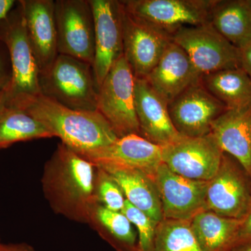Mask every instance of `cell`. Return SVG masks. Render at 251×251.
<instances>
[{
    "label": "cell",
    "mask_w": 251,
    "mask_h": 251,
    "mask_svg": "<svg viewBox=\"0 0 251 251\" xmlns=\"http://www.w3.org/2000/svg\"><path fill=\"white\" fill-rule=\"evenodd\" d=\"M97 167L62 143L46 161L41 178L43 192L54 213L87 224L97 203Z\"/></svg>",
    "instance_id": "cell-1"
},
{
    "label": "cell",
    "mask_w": 251,
    "mask_h": 251,
    "mask_svg": "<svg viewBox=\"0 0 251 251\" xmlns=\"http://www.w3.org/2000/svg\"><path fill=\"white\" fill-rule=\"evenodd\" d=\"M6 105L27 112L81 156L110 146L119 138L98 110H74L42 94L23 97Z\"/></svg>",
    "instance_id": "cell-2"
},
{
    "label": "cell",
    "mask_w": 251,
    "mask_h": 251,
    "mask_svg": "<svg viewBox=\"0 0 251 251\" xmlns=\"http://www.w3.org/2000/svg\"><path fill=\"white\" fill-rule=\"evenodd\" d=\"M41 94L67 108L97 110L99 87L92 65L80 59L58 54L40 74Z\"/></svg>",
    "instance_id": "cell-3"
},
{
    "label": "cell",
    "mask_w": 251,
    "mask_h": 251,
    "mask_svg": "<svg viewBox=\"0 0 251 251\" xmlns=\"http://www.w3.org/2000/svg\"><path fill=\"white\" fill-rule=\"evenodd\" d=\"M97 110L108 122L119 138L140 135L135 106V76L122 56L113 64L99 87Z\"/></svg>",
    "instance_id": "cell-4"
},
{
    "label": "cell",
    "mask_w": 251,
    "mask_h": 251,
    "mask_svg": "<svg viewBox=\"0 0 251 251\" xmlns=\"http://www.w3.org/2000/svg\"><path fill=\"white\" fill-rule=\"evenodd\" d=\"M172 39L184 50L202 76L241 68L239 49L221 35L210 22L181 28Z\"/></svg>",
    "instance_id": "cell-5"
},
{
    "label": "cell",
    "mask_w": 251,
    "mask_h": 251,
    "mask_svg": "<svg viewBox=\"0 0 251 251\" xmlns=\"http://www.w3.org/2000/svg\"><path fill=\"white\" fill-rule=\"evenodd\" d=\"M214 0H128L122 1L130 16L173 36L184 27L210 22Z\"/></svg>",
    "instance_id": "cell-6"
},
{
    "label": "cell",
    "mask_w": 251,
    "mask_h": 251,
    "mask_svg": "<svg viewBox=\"0 0 251 251\" xmlns=\"http://www.w3.org/2000/svg\"><path fill=\"white\" fill-rule=\"evenodd\" d=\"M206 210L237 220L251 209V176L237 159L224 153L214 177L208 181Z\"/></svg>",
    "instance_id": "cell-7"
},
{
    "label": "cell",
    "mask_w": 251,
    "mask_h": 251,
    "mask_svg": "<svg viewBox=\"0 0 251 251\" xmlns=\"http://www.w3.org/2000/svg\"><path fill=\"white\" fill-rule=\"evenodd\" d=\"M57 51L93 65V13L89 0L54 1Z\"/></svg>",
    "instance_id": "cell-8"
},
{
    "label": "cell",
    "mask_w": 251,
    "mask_h": 251,
    "mask_svg": "<svg viewBox=\"0 0 251 251\" xmlns=\"http://www.w3.org/2000/svg\"><path fill=\"white\" fill-rule=\"evenodd\" d=\"M224 151L214 135H181L161 147L162 162L176 174L198 181H210L217 173Z\"/></svg>",
    "instance_id": "cell-9"
},
{
    "label": "cell",
    "mask_w": 251,
    "mask_h": 251,
    "mask_svg": "<svg viewBox=\"0 0 251 251\" xmlns=\"http://www.w3.org/2000/svg\"><path fill=\"white\" fill-rule=\"evenodd\" d=\"M94 21L95 52L92 69L98 87L124 55L122 5L114 0H89Z\"/></svg>",
    "instance_id": "cell-10"
},
{
    "label": "cell",
    "mask_w": 251,
    "mask_h": 251,
    "mask_svg": "<svg viewBox=\"0 0 251 251\" xmlns=\"http://www.w3.org/2000/svg\"><path fill=\"white\" fill-rule=\"evenodd\" d=\"M153 179L161 199L163 219L191 221L206 210L208 181L176 174L163 163L157 168Z\"/></svg>",
    "instance_id": "cell-11"
},
{
    "label": "cell",
    "mask_w": 251,
    "mask_h": 251,
    "mask_svg": "<svg viewBox=\"0 0 251 251\" xmlns=\"http://www.w3.org/2000/svg\"><path fill=\"white\" fill-rule=\"evenodd\" d=\"M122 23L124 56L135 77L145 78L173 41L172 36L130 16L123 5Z\"/></svg>",
    "instance_id": "cell-12"
},
{
    "label": "cell",
    "mask_w": 251,
    "mask_h": 251,
    "mask_svg": "<svg viewBox=\"0 0 251 251\" xmlns=\"http://www.w3.org/2000/svg\"><path fill=\"white\" fill-rule=\"evenodd\" d=\"M4 39L12 66V75L6 87V104L23 97L41 94L40 70L22 15L21 19L8 26Z\"/></svg>",
    "instance_id": "cell-13"
},
{
    "label": "cell",
    "mask_w": 251,
    "mask_h": 251,
    "mask_svg": "<svg viewBox=\"0 0 251 251\" xmlns=\"http://www.w3.org/2000/svg\"><path fill=\"white\" fill-rule=\"evenodd\" d=\"M168 110L180 134L197 138L209 134L213 122L227 109L201 81L168 104Z\"/></svg>",
    "instance_id": "cell-14"
},
{
    "label": "cell",
    "mask_w": 251,
    "mask_h": 251,
    "mask_svg": "<svg viewBox=\"0 0 251 251\" xmlns=\"http://www.w3.org/2000/svg\"><path fill=\"white\" fill-rule=\"evenodd\" d=\"M135 106L140 135L163 147L181 136L172 121L168 102L148 80L135 77Z\"/></svg>",
    "instance_id": "cell-15"
},
{
    "label": "cell",
    "mask_w": 251,
    "mask_h": 251,
    "mask_svg": "<svg viewBox=\"0 0 251 251\" xmlns=\"http://www.w3.org/2000/svg\"><path fill=\"white\" fill-rule=\"evenodd\" d=\"M82 156L96 166L133 168L153 178L157 168L163 163L161 147L137 134L118 138L110 146Z\"/></svg>",
    "instance_id": "cell-16"
},
{
    "label": "cell",
    "mask_w": 251,
    "mask_h": 251,
    "mask_svg": "<svg viewBox=\"0 0 251 251\" xmlns=\"http://www.w3.org/2000/svg\"><path fill=\"white\" fill-rule=\"evenodd\" d=\"M186 52L172 41L154 69L145 77L157 93L169 104L180 94L202 81Z\"/></svg>",
    "instance_id": "cell-17"
},
{
    "label": "cell",
    "mask_w": 251,
    "mask_h": 251,
    "mask_svg": "<svg viewBox=\"0 0 251 251\" xmlns=\"http://www.w3.org/2000/svg\"><path fill=\"white\" fill-rule=\"evenodd\" d=\"M22 16L40 74L58 55L53 0H23Z\"/></svg>",
    "instance_id": "cell-18"
},
{
    "label": "cell",
    "mask_w": 251,
    "mask_h": 251,
    "mask_svg": "<svg viewBox=\"0 0 251 251\" xmlns=\"http://www.w3.org/2000/svg\"><path fill=\"white\" fill-rule=\"evenodd\" d=\"M211 133L251 176V106L226 110L213 122Z\"/></svg>",
    "instance_id": "cell-19"
},
{
    "label": "cell",
    "mask_w": 251,
    "mask_h": 251,
    "mask_svg": "<svg viewBox=\"0 0 251 251\" xmlns=\"http://www.w3.org/2000/svg\"><path fill=\"white\" fill-rule=\"evenodd\" d=\"M105 170L120 186L126 200L156 224L163 219L159 193L154 179L133 168L97 166Z\"/></svg>",
    "instance_id": "cell-20"
},
{
    "label": "cell",
    "mask_w": 251,
    "mask_h": 251,
    "mask_svg": "<svg viewBox=\"0 0 251 251\" xmlns=\"http://www.w3.org/2000/svg\"><path fill=\"white\" fill-rule=\"evenodd\" d=\"M87 224L115 251H139L137 231L122 211L110 210L96 203Z\"/></svg>",
    "instance_id": "cell-21"
},
{
    "label": "cell",
    "mask_w": 251,
    "mask_h": 251,
    "mask_svg": "<svg viewBox=\"0 0 251 251\" xmlns=\"http://www.w3.org/2000/svg\"><path fill=\"white\" fill-rule=\"evenodd\" d=\"M210 23L237 49L251 43V11L247 0L216 1Z\"/></svg>",
    "instance_id": "cell-22"
},
{
    "label": "cell",
    "mask_w": 251,
    "mask_h": 251,
    "mask_svg": "<svg viewBox=\"0 0 251 251\" xmlns=\"http://www.w3.org/2000/svg\"><path fill=\"white\" fill-rule=\"evenodd\" d=\"M242 220L203 211L191 219V228L204 251H228L233 245Z\"/></svg>",
    "instance_id": "cell-23"
},
{
    "label": "cell",
    "mask_w": 251,
    "mask_h": 251,
    "mask_svg": "<svg viewBox=\"0 0 251 251\" xmlns=\"http://www.w3.org/2000/svg\"><path fill=\"white\" fill-rule=\"evenodd\" d=\"M202 83L227 110L251 106V78L242 68L204 75Z\"/></svg>",
    "instance_id": "cell-24"
},
{
    "label": "cell",
    "mask_w": 251,
    "mask_h": 251,
    "mask_svg": "<svg viewBox=\"0 0 251 251\" xmlns=\"http://www.w3.org/2000/svg\"><path fill=\"white\" fill-rule=\"evenodd\" d=\"M53 137L41 122L23 109L6 105L0 110V150L18 142Z\"/></svg>",
    "instance_id": "cell-25"
},
{
    "label": "cell",
    "mask_w": 251,
    "mask_h": 251,
    "mask_svg": "<svg viewBox=\"0 0 251 251\" xmlns=\"http://www.w3.org/2000/svg\"><path fill=\"white\" fill-rule=\"evenodd\" d=\"M154 251H204L191 228L190 221L163 219L155 235Z\"/></svg>",
    "instance_id": "cell-26"
},
{
    "label": "cell",
    "mask_w": 251,
    "mask_h": 251,
    "mask_svg": "<svg viewBox=\"0 0 251 251\" xmlns=\"http://www.w3.org/2000/svg\"><path fill=\"white\" fill-rule=\"evenodd\" d=\"M97 167L95 195L97 202L110 210L122 211L126 201L123 191L108 173Z\"/></svg>",
    "instance_id": "cell-27"
},
{
    "label": "cell",
    "mask_w": 251,
    "mask_h": 251,
    "mask_svg": "<svg viewBox=\"0 0 251 251\" xmlns=\"http://www.w3.org/2000/svg\"><path fill=\"white\" fill-rule=\"evenodd\" d=\"M122 212L136 228L139 251H154L155 235L158 224L127 201Z\"/></svg>",
    "instance_id": "cell-28"
},
{
    "label": "cell",
    "mask_w": 251,
    "mask_h": 251,
    "mask_svg": "<svg viewBox=\"0 0 251 251\" xmlns=\"http://www.w3.org/2000/svg\"><path fill=\"white\" fill-rule=\"evenodd\" d=\"M247 243H251V209L247 215L241 221L232 247Z\"/></svg>",
    "instance_id": "cell-29"
},
{
    "label": "cell",
    "mask_w": 251,
    "mask_h": 251,
    "mask_svg": "<svg viewBox=\"0 0 251 251\" xmlns=\"http://www.w3.org/2000/svg\"><path fill=\"white\" fill-rule=\"evenodd\" d=\"M241 68L251 78V43L239 49Z\"/></svg>",
    "instance_id": "cell-30"
},
{
    "label": "cell",
    "mask_w": 251,
    "mask_h": 251,
    "mask_svg": "<svg viewBox=\"0 0 251 251\" xmlns=\"http://www.w3.org/2000/svg\"><path fill=\"white\" fill-rule=\"evenodd\" d=\"M0 251H36L32 246L27 243L3 244L0 242Z\"/></svg>",
    "instance_id": "cell-31"
},
{
    "label": "cell",
    "mask_w": 251,
    "mask_h": 251,
    "mask_svg": "<svg viewBox=\"0 0 251 251\" xmlns=\"http://www.w3.org/2000/svg\"><path fill=\"white\" fill-rule=\"evenodd\" d=\"M14 4V0H0V23L6 18Z\"/></svg>",
    "instance_id": "cell-32"
},
{
    "label": "cell",
    "mask_w": 251,
    "mask_h": 251,
    "mask_svg": "<svg viewBox=\"0 0 251 251\" xmlns=\"http://www.w3.org/2000/svg\"><path fill=\"white\" fill-rule=\"evenodd\" d=\"M228 251H251V243L235 246Z\"/></svg>",
    "instance_id": "cell-33"
},
{
    "label": "cell",
    "mask_w": 251,
    "mask_h": 251,
    "mask_svg": "<svg viewBox=\"0 0 251 251\" xmlns=\"http://www.w3.org/2000/svg\"><path fill=\"white\" fill-rule=\"evenodd\" d=\"M6 87L4 88H0V110L4 108L6 104Z\"/></svg>",
    "instance_id": "cell-34"
},
{
    "label": "cell",
    "mask_w": 251,
    "mask_h": 251,
    "mask_svg": "<svg viewBox=\"0 0 251 251\" xmlns=\"http://www.w3.org/2000/svg\"><path fill=\"white\" fill-rule=\"evenodd\" d=\"M9 80H6V77L3 74L2 69H1V61H0V88H4L7 85Z\"/></svg>",
    "instance_id": "cell-35"
},
{
    "label": "cell",
    "mask_w": 251,
    "mask_h": 251,
    "mask_svg": "<svg viewBox=\"0 0 251 251\" xmlns=\"http://www.w3.org/2000/svg\"><path fill=\"white\" fill-rule=\"evenodd\" d=\"M247 4L249 5V8H250L251 11V0H247Z\"/></svg>",
    "instance_id": "cell-36"
}]
</instances>
